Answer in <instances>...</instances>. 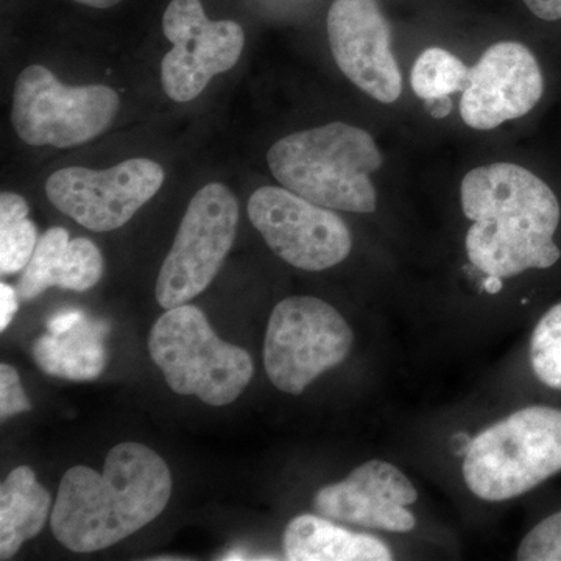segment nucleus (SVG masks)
Masks as SVG:
<instances>
[{
    "label": "nucleus",
    "instance_id": "obj_1",
    "mask_svg": "<svg viewBox=\"0 0 561 561\" xmlns=\"http://www.w3.org/2000/svg\"><path fill=\"white\" fill-rule=\"evenodd\" d=\"M461 209L471 220L468 260L493 278L546 272L561 262V203L529 169L512 162L481 165L465 175Z\"/></svg>",
    "mask_w": 561,
    "mask_h": 561
},
{
    "label": "nucleus",
    "instance_id": "obj_2",
    "mask_svg": "<svg viewBox=\"0 0 561 561\" xmlns=\"http://www.w3.org/2000/svg\"><path fill=\"white\" fill-rule=\"evenodd\" d=\"M172 474L142 443L111 448L103 472L69 468L50 513L51 534L72 552H98L154 522L168 507Z\"/></svg>",
    "mask_w": 561,
    "mask_h": 561
},
{
    "label": "nucleus",
    "instance_id": "obj_3",
    "mask_svg": "<svg viewBox=\"0 0 561 561\" xmlns=\"http://www.w3.org/2000/svg\"><path fill=\"white\" fill-rule=\"evenodd\" d=\"M267 162L280 186L316 205L359 214L378 206L371 175L381 169V150L354 125L332 122L291 133L273 144Z\"/></svg>",
    "mask_w": 561,
    "mask_h": 561
},
{
    "label": "nucleus",
    "instance_id": "obj_4",
    "mask_svg": "<svg viewBox=\"0 0 561 561\" xmlns=\"http://www.w3.org/2000/svg\"><path fill=\"white\" fill-rule=\"evenodd\" d=\"M561 472V408L527 405L486 427L468 446L461 474L479 500L523 496Z\"/></svg>",
    "mask_w": 561,
    "mask_h": 561
},
{
    "label": "nucleus",
    "instance_id": "obj_5",
    "mask_svg": "<svg viewBox=\"0 0 561 561\" xmlns=\"http://www.w3.org/2000/svg\"><path fill=\"white\" fill-rule=\"evenodd\" d=\"M149 353L175 393L214 408L238 400L253 378L250 354L221 341L197 306L162 313L151 328Z\"/></svg>",
    "mask_w": 561,
    "mask_h": 561
},
{
    "label": "nucleus",
    "instance_id": "obj_6",
    "mask_svg": "<svg viewBox=\"0 0 561 561\" xmlns=\"http://www.w3.org/2000/svg\"><path fill=\"white\" fill-rule=\"evenodd\" d=\"M354 332L330 302L316 297H289L268 319L264 365L276 389L301 394L323 373L350 356Z\"/></svg>",
    "mask_w": 561,
    "mask_h": 561
},
{
    "label": "nucleus",
    "instance_id": "obj_7",
    "mask_svg": "<svg viewBox=\"0 0 561 561\" xmlns=\"http://www.w3.org/2000/svg\"><path fill=\"white\" fill-rule=\"evenodd\" d=\"M110 87H66L49 69L33 65L14 83L11 124L28 146L70 149L98 138L119 111Z\"/></svg>",
    "mask_w": 561,
    "mask_h": 561
},
{
    "label": "nucleus",
    "instance_id": "obj_8",
    "mask_svg": "<svg viewBox=\"0 0 561 561\" xmlns=\"http://www.w3.org/2000/svg\"><path fill=\"white\" fill-rule=\"evenodd\" d=\"M239 203L225 184L209 183L192 198L157 279L161 308L187 305L208 289L234 243Z\"/></svg>",
    "mask_w": 561,
    "mask_h": 561
},
{
    "label": "nucleus",
    "instance_id": "obj_9",
    "mask_svg": "<svg viewBox=\"0 0 561 561\" xmlns=\"http://www.w3.org/2000/svg\"><path fill=\"white\" fill-rule=\"evenodd\" d=\"M247 213L273 253L306 272L335 267L350 256L353 236L334 209L306 201L286 187L251 194Z\"/></svg>",
    "mask_w": 561,
    "mask_h": 561
},
{
    "label": "nucleus",
    "instance_id": "obj_10",
    "mask_svg": "<svg viewBox=\"0 0 561 561\" xmlns=\"http://www.w3.org/2000/svg\"><path fill=\"white\" fill-rule=\"evenodd\" d=\"M164 176V169L146 158L105 171L72 165L51 173L46 195L55 208L87 230L114 231L158 194Z\"/></svg>",
    "mask_w": 561,
    "mask_h": 561
},
{
    "label": "nucleus",
    "instance_id": "obj_11",
    "mask_svg": "<svg viewBox=\"0 0 561 561\" xmlns=\"http://www.w3.org/2000/svg\"><path fill=\"white\" fill-rule=\"evenodd\" d=\"M162 31L173 44L162 60V88L179 103L194 101L214 77L234 68L245 46L241 25L210 21L201 0H172Z\"/></svg>",
    "mask_w": 561,
    "mask_h": 561
},
{
    "label": "nucleus",
    "instance_id": "obj_12",
    "mask_svg": "<svg viewBox=\"0 0 561 561\" xmlns=\"http://www.w3.org/2000/svg\"><path fill=\"white\" fill-rule=\"evenodd\" d=\"M328 38L339 69L360 91L381 103L400 99L402 76L391 50V27L376 0H334Z\"/></svg>",
    "mask_w": 561,
    "mask_h": 561
},
{
    "label": "nucleus",
    "instance_id": "obj_13",
    "mask_svg": "<svg viewBox=\"0 0 561 561\" xmlns=\"http://www.w3.org/2000/svg\"><path fill=\"white\" fill-rule=\"evenodd\" d=\"M542 94L545 76L537 57L522 43L502 41L470 69L460 116L474 130H493L529 114Z\"/></svg>",
    "mask_w": 561,
    "mask_h": 561
},
{
    "label": "nucleus",
    "instance_id": "obj_14",
    "mask_svg": "<svg viewBox=\"0 0 561 561\" xmlns=\"http://www.w3.org/2000/svg\"><path fill=\"white\" fill-rule=\"evenodd\" d=\"M416 501L419 490L400 468L386 460H368L343 481L317 491L313 507L332 522L405 534L415 529L409 505Z\"/></svg>",
    "mask_w": 561,
    "mask_h": 561
},
{
    "label": "nucleus",
    "instance_id": "obj_15",
    "mask_svg": "<svg viewBox=\"0 0 561 561\" xmlns=\"http://www.w3.org/2000/svg\"><path fill=\"white\" fill-rule=\"evenodd\" d=\"M102 275L103 256L98 245L90 239H69L65 228L54 227L41 236L16 290L22 301H32L50 287L90 290Z\"/></svg>",
    "mask_w": 561,
    "mask_h": 561
},
{
    "label": "nucleus",
    "instance_id": "obj_16",
    "mask_svg": "<svg viewBox=\"0 0 561 561\" xmlns=\"http://www.w3.org/2000/svg\"><path fill=\"white\" fill-rule=\"evenodd\" d=\"M283 551L290 561L393 560V552L379 538L343 529L321 515L295 516L284 530Z\"/></svg>",
    "mask_w": 561,
    "mask_h": 561
},
{
    "label": "nucleus",
    "instance_id": "obj_17",
    "mask_svg": "<svg viewBox=\"0 0 561 561\" xmlns=\"http://www.w3.org/2000/svg\"><path fill=\"white\" fill-rule=\"evenodd\" d=\"M110 324L101 319H83L62 334L41 335L33 343L32 357L39 370L68 381H94L106 365L105 339Z\"/></svg>",
    "mask_w": 561,
    "mask_h": 561
},
{
    "label": "nucleus",
    "instance_id": "obj_18",
    "mask_svg": "<svg viewBox=\"0 0 561 561\" xmlns=\"http://www.w3.org/2000/svg\"><path fill=\"white\" fill-rule=\"evenodd\" d=\"M51 496L28 467H18L0 486V560L16 556L46 526Z\"/></svg>",
    "mask_w": 561,
    "mask_h": 561
},
{
    "label": "nucleus",
    "instance_id": "obj_19",
    "mask_svg": "<svg viewBox=\"0 0 561 561\" xmlns=\"http://www.w3.org/2000/svg\"><path fill=\"white\" fill-rule=\"evenodd\" d=\"M38 230L28 219V203L14 192L0 195V273L14 275L31 262Z\"/></svg>",
    "mask_w": 561,
    "mask_h": 561
},
{
    "label": "nucleus",
    "instance_id": "obj_20",
    "mask_svg": "<svg viewBox=\"0 0 561 561\" xmlns=\"http://www.w3.org/2000/svg\"><path fill=\"white\" fill-rule=\"evenodd\" d=\"M470 69L459 57L442 47L421 51L413 62L412 90L423 101L446 98L457 91H465Z\"/></svg>",
    "mask_w": 561,
    "mask_h": 561
},
{
    "label": "nucleus",
    "instance_id": "obj_21",
    "mask_svg": "<svg viewBox=\"0 0 561 561\" xmlns=\"http://www.w3.org/2000/svg\"><path fill=\"white\" fill-rule=\"evenodd\" d=\"M531 375L541 387L561 393V301L535 324L529 342Z\"/></svg>",
    "mask_w": 561,
    "mask_h": 561
},
{
    "label": "nucleus",
    "instance_id": "obj_22",
    "mask_svg": "<svg viewBox=\"0 0 561 561\" xmlns=\"http://www.w3.org/2000/svg\"><path fill=\"white\" fill-rule=\"evenodd\" d=\"M516 559L561 561V508L540 519L519 542Z\"/></svg>",
    "mask_w": 561,
    "mask_h": 561
},
{
    "label": "nucleus",
    "instance_id": "obj_23",
    "mask_svg": "<svg viewBox=\"0 0 561 561\" xmlns=\"http://www.w3.org/2000/svg\"><path fill=\"white\" fill-rule=\"evenodd\" d=\"M31 409L32 402L22 389L18 371L11 365H0V419L5 421Z\"/></svg>",
    "mask_w": 561,
    "mask_h": 561
},
{
    "label": "nucleus",
    "instance_id": "obj_24",
    "mask_svg": "<svg viewBox=\"0 0 561 561\" xmlns=\"http://www.w3.org/2000/svg\"><path fill=\"white\" fill-rule=\"evenodd\" d=\"M20 295L10 284L0 283V331H5L20 309Z\"/></svg>",
    "mask_w": 561,
    "mask_h": 561
},
{
    "label": "nucleus",
    "instance_id": "obj_25",
    "mask_svg": "<svg viewBox=\"0 0 561 561\" xmlns=\"http://www.w3.org/2000/svg\"><path fill=\"white\" fill-rule=\"evenodd\" d=\"M84 316L87 313L79 311V309H65V311L57 312L47 320V331L51 334H62V332L76 327Z\"/></svg>",
    "mask_w": 561,
    "mask_h": 561
},
{
    "label": "nucleus",
    "instance_id": "obj_26",
    "mask_svg": "<svg viewBox=\"0 0 561 561\" xmlns=\"http://www.w3.org/2000/svg\"><path fill=\"white\" fill-rule=\"evenodd\" d=\"M524 3L542 21H561V0H524Z\"/></svg>",
    "mask_w": 561,
    "mask_h": 561
},
{
    "label": "nucleus",
    "instance_id": "obj_27",
    "mask_svg": "<svg viewBox=\"0 0 561 561\" xmlns=\"http://www.w3.org/2000/svg\"><path fill=\"white\" fill-rule=\"evenodd\" d=\"M424 108H426L430 116L434 117V119H443V117L449 116V113L453 111V102L449 99V95L446 98H437L430 99V101H424Z\"/></svg>",
    "mask_w": 561,
    "mask_h": 561
},
{
    "label": "nucleus",
    "instance_id": "obj_28",
    "mask_svg": "<svg viewBox=\"0 0 561 561\" xmlns=\"http://www.w3.org/2000/svg\"><path fill=\"white\" fill-rule=\"evenodd\" d=\"M81 5L92 7V9H111V7L117 5L122 0H76Z\"/></svg>",
    "mask_w": 561,
    "mask_h": 561
},
{
    "label": "nucleus",
    "instance_id": "obj_29",
    "mask_svg": "<svg viewBox=\"0 0 561 561\" xmlns=\"http://www.w3.org/2000/svg\"><path fill=\"white\" fill-rule=\"evenodd\" d=\"M483 287L489 294H497L502 289V279L493 278V276H489L485 283H483Z\"/></svg>",
    "mask_w": 561,
    "mask_h": 561
}]
</instances>
